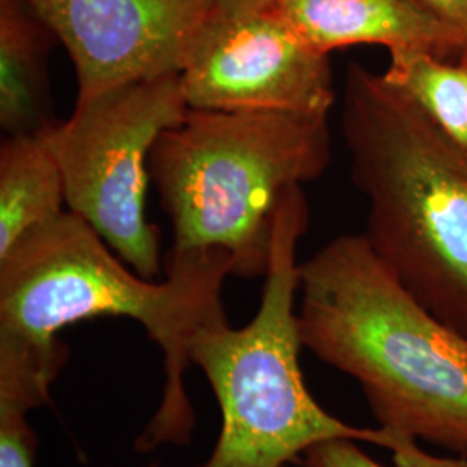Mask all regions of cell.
<instances>
[{"label": "cell", "mask_w": 467, "mask_h": 467, "mask_svg": "<svg viewBox=\"0 0 467 467\" xmlns=\"http://www.w3.org/2000/svg\"><path fill=\"white\" fill-rule=\"evenodd\" d=\"M422 2L467 36V0H422Z\"/></svg>", "instance_id": "cell-16"}, {"label": "cell", "mask_w": 467, "mask_h": 467, "mask_svg": "<svg viewBox=\"0 0 467 467\" xmlns=\"http://www.w3.org/2000/svg\"><path fill=\"white\" fill-rule=\"evenodd\" d=\"M192 109L329 117V54L305 42L270 4L222 5L181 71Z\"/></svg>", "instance_id": "cell-7"}, {"label": "cell", "mask_w": 467, "mask_h": 467, "mask_svg": "<svg viewBox=\"0 0 467 467\" xmlns=\"http://www.w3.org/2000/svg\"><path fill=\"white\" fill-rule=\"evenodd\" d=\"M301 343L351 376L379 428L467 457V337L428 312L364 234L300 264Z\"/></svg>", "instance_id": "cell-2"}, {"label": "cell", "mask_w": 467, "mask_h": 467, "mask_svg": "<svg viewBox=\"0 0 467 467\" xmlns=\"http://www.w3.org/2000/svg\"><path fill=\"white\" fill-rule=\"evenodd\" d=\"M303 467H384L353 440H329L303 453Z\"/></svg>", "instance_id": "cell-14"}, {"label": "cell", "mask_w": 467, "mask_h": 467, "mask_svg": "<svg viewBox=\"0 0 467 467\" xmlns=\"http://www.w3.org/2000/svg\"><path fill=\"white\" fill-rule=\"evenodd\" d=\"M341 129L366 239L416 300L467 337V150L383 73L347 71Z\"/></svg>", "instance_id": "cell-3"}, {"label": "cell", "mask_w": 467, "mask_h": 467, "mask_svg": "<svg viewBox=\"0 0 467 467\" xmlns=\"http://www.w3.org/2000/svg\"><path fill=\"white\" fill-rule=\"evenodd\" d=\"M67 47L77 100L181 73L222 0H26Z\"/></svg>", "instance_id": "cell-8"}, {"label": "cell", "mask_w": 467, "mask_h": 467, "mask_svg": "<svg viewBox=\"0 0 467 467\" xmlns=\"http://www.w3.org/2000/svg\"><path fill=\"white\" fill-rule=\"evenodd\" d=\"M63 173L42 135H7L0 146V256L35 229L61 217Z\"/></svg>", "instance_id": "cell-11"}, {"label": "cell", "mask_w": 467, "mask_h": 467, "mask_svg": "<svg viewBox=\"0 0 467 467\" xmlns=\"http://www.w3.org/2000/svg\"><path fill=\"white\" fill-rule=\"evenodd\" d=\"M308 218L306 198L296 185L275 213L258 312L244 327L222 322L192 341V364L206 374L222 409L217 445L200 467H285L329 440L368 441L393 451L405 436L334 418L303 381L296 295L298 243Z\"/></svg>", "instance_id": "cell-5"}, {"label": "cell", "mask_w": 467, "mask_h": 467, "mask_svg": "<svg viewBox=\"0 0 467 467\" xmlns=\"http://www.w3.org/2000/svg\"><path fill=\"white\" fill-rule=\"evenodd\" d=\"M416 438H405L400 447L393 451V461L397 467H467V457H441L426 453L419 447Z\"/></svg>", "instance_id": "cell-15"}, {"label": "cell", "mask_w": 467, "mask_h": 467, "mask_svg": "<svg viewBox=\"0 0 467 467\" xmlns=\"http://www.w3.org/2000/svg\"><path fill=\"white\" fill-rule=\"evenodd\" d=\"M305 42L324 54L372 44L459 59L467 36L422 0H270Z\"/></svg>", "instance_id": "cell-9"}, {"label": "cell", "mask_w": 467, "mask_h": 467, "mask_svg": "<svg viewBox=\"0 0 467 467\" xmlns=\"http://www.w3.org/2000/svg\"><path fill=\"white\" fill-rule=\"evenodd\" d=\"M56 35L26 0H0V127L42 135L52 117L49 52Z\"/></svg>", "instance_id": "cell-10"}, {"label": "cell", "mask_w": 467, "mask_h": 467, "mask_svg": "<svg viewBox=\"0 0 467 467\" xmlns=\"http://www.w3.org/2000/svg\"><path fill=\"white\" fill-rule=\"evenodd\" d=\"M187 109L181 73H170L75 104L67 121L42 134L63 173L67 212L146 279L161 267L158 229L146 212L150 150Z\"/></svg>", "instance_id": "cell-6"}, {"label": "cell", "mask_w": 467, "mask_h": 467, "mask_svg": "<svg viewBox=\"0 0 467 467\" xmlns=\"http://www.w3.org/2000/svg\"><path fill=\"white\" fill-rule=\"evenodd\" d=\"M270 0H222V4L229 9H241V7H260L267 5Z\"/></svg>", "instance_id": "cell-17"}, {"label": "cell", "mask_w": 467, "mask_h": 467, "mask_svg": "<svg viewBox=\"0 0 467 467\" xmlns=\"http://www.w3.org/2000/svg\"><path fill=\"white\" fill-rule=\"evenodd\" d=\"M459 59H462V61H466V63H467V49L464 50V54H462V56H461V57H459Z\"/></svg>", "instance_id": "cell-18"}, {"label": "cell", "mask_w": 467, "mask_h": 467, "mask_svg": "<svg viewBox=\"0 0 467 467\" xmlns=\"http://www.w3.org/2000/svg\"><path fill=\"white\" fill-rule=\"evenodd\" d=\"M285 467H289V466H285Z\"/></svg>", "instance_id": "cell-19"}, {"label": "cell", "mask_w": 467, "mask_h": 467, "mask_svg": "<svg viewBox=\"0 0 467 467\" xmlns=\"http://www.w3.org/2000/svg\"><path fill=\"white\" fill-rule=\"evenodd\" d=\"M167 279L152 283L123 265L84 218L65 212L0 256V403L25 412L49 400L65 366L57 333L96 317L137 320L163 351L165 388L137 451L184 445L194 410L184 374L198 334L229 322L222 287L234 274L223 251L170 253Z\"/></svg>", "instance_id": "cell-1"}, {"label": "cell", "mask_w": 467, "mask_h": 467, "mask_svg": "<svg viewBox=\"0 0 467 467\" xmlns=\"http://www.w3.org/2000/svg\"><path fill=\"white\" fill-rule=\"evenodd\" d=\"M327 118L189 108L150 150V182L173 233L170 253L223 251L233 275H265L281 201L331 163Z\"/></svg>", "instance_id": "cell-4"}, {"label": "cell", "mask_w": 467, "mask_h": 467, "mask_svg": "<svg viewBox=\"0 0 467 467\" xmlns=\"http://www.w3.org/2000/svg\"><path fill=\"white\" fill-rule=\"evenodd\" d=\"M383 77L467 150L466 61L451 63L424 50H395Z\"/></svg>", "instance_id": "cell-12"}, {"label": "cell", "mask_w": 467, "mask_h": 467, "mask_svg": "<svg viewBox=\"0 0 467 467\" xmlns=\"http://www.w3.org/2000/svg\"><path fill=\"white\" fill-rule=\"evenodd\" d=\"M25 410L0 405V467H34L36 436Z\"/></svg>", "instance_id": "cell-13"}]
</instances>
